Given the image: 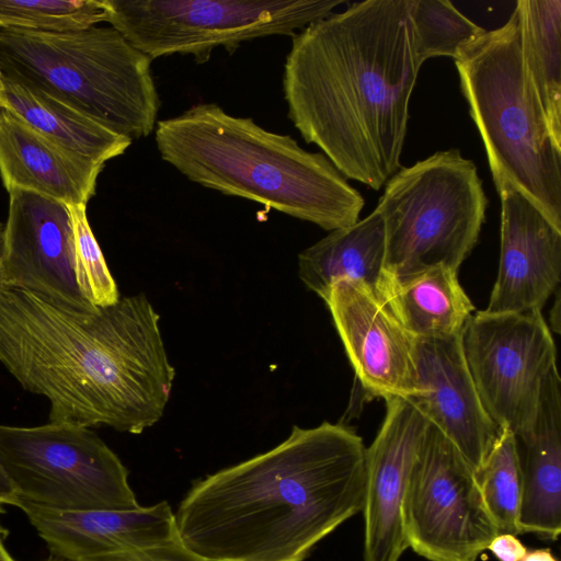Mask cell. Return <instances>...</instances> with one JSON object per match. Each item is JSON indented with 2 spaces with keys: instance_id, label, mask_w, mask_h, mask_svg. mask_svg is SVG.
Masks as SVG:
<instances>
[{
  "instance_id": "6da1fadb",
  "label": "cell",
  "mask_w": 561,
  "mask_h": 561,
  "mask_svg": "<svg viewBox=\"0 0 561 561\" xmlns=\"http://www.w3.org/2000/svg\"><path fill=\"white\" fill-rule=\"evenodd\" d=\"M421 66L410 0H365L291 36L287 116L346 178L378 191L401 168Z\"/></svg>"
},
{
  "instance_id": "7a4b0ae2",
  "label": "cell",
  "mask_w": 561,
  "mask_h": 561,
  "mask_svg": "<svg viewBox=\"0 0 561 561\" xmlns=\"http://www.w3.org/2000/svg\"><path fill=\"white\" fill-rule=\"evenodd\" d=\"M0 363L49 402V422L140 434L162 416L175 370L142 294L78 311L0 287Z\"/></svg>"
},
{
  "instance_id": "3957f363",
  "label": "cell",
  "mask_w": 561,
  "mask_h": 561,
  "mask_svg": "<svg viewBox=\"0 0 561 561\" xmlns=\"http://www.w3.org/2000/svg\"><path fill=\"white\" fill-rule=\"evenodd\" d=\"M365 450L345 425L294 426L273 449L195 482L176 537L205 561H304L362 512Z\"/></svg>"
},
{
  "instance_id": "277c9868",
  "label": "cell",
  "mask_w": 561,
  "mask_h": 561,
  "mask_svg": "<svg viewBox=\"0 0 561 561\" xmlns=\"http://www.w3.org/2000/svg\"><path fill=\"white\" fill-rule=\"evenodd\" d=\"M163 161L190 181L247 198L324 230L359 220L365 199L322 153L289 135L270 131L250 117L199 103L157 122Z\"/></svg>"
},
{
  "instance_id": "5b68a950",
  "label": "cell",
  "mask_w": 561,
  "mask_h": 561,
  "mask_svg": "<svg viewBox=\"0 0 561 561\" xmlns=\"http://www.w3.org/2000/svg\"><path fill=\"white\" fill-rule=\"evenodd\" d=\"M455 64L494 183L513 184L561 231V145L525 71L518 8L463 47Z\"/></svg>"
},
{
  "instance_id": "8992f818",
  "label": "cell",
  "mask_w": 561,
  "mask_h": 561,
  "mask_svg": "<svg viewBox=\"0 0 561 561\" xmlns=\"http://www.w3.org/2000/svg\"><path fill=\"white\" fill-rule=\"evenodd\" d=\"M152 59L117 30L73 32L0 28V68L131 140L157 125Z\"/></svg>"
},
{
  "instance_id": "52a82bcc",
  "label": "cell",
  "mask_w": 561,
  "mask_h": 561,
  "mask_svg": "<svg viewBox=\"0 0 561 561\" xmlns=\"http://www.w3.org/2000/svg\"><path fill=\"white\" fill-rule=\"evenodd\" d=\"M486 206L476 164L456 148L400 168L376 207L385 230L381 279L439 265L458 271L478 241Z\"/></svg>"
},
{
  "instance_id": "ba28073f",
  "label": "cell",
  "mask_w": 561,
  "mask_h": 561,
  "mask_svg": "<svg viewBox=\"0 0 561 561\" xmlns=\"http://www.w3.org/2000/svg\"><path fill=\"white\" fill-rule=\"evenodd\" d=\"M107 20L152 60L174 54L205 62L213 50L293 36L345 0H105Z\"/></svg>"
},
{
  "instance_id": "9c48e42d",
  "label": "cell",
  "mask_w": 561,
  "mask_h": 561,
  "mask_svg": "<svg viewBox=\"0 0 561 561\" xmlns=\"http://www.w3.org/2000/svg\"><path fill=\"white\" fill-rule=\"evenodd\" d=\"M0 467L18 500L68 511L139 507L128 472L90 427L0 424Z\"/></svg>"
},
{
  "instance_id": "30bf717a",
  "label": "cell",
  "mask_w": 561,
  "mask_h": 561,
  "mask_svg": "<svg viewBox=\"0 0 561 561\" xmlns=\"http://www.w3.org/2000/svg\"><path fill=\"white\" fill-rule=\"evenodd\" d=\"M402 520L408 548L428 561H477L499 535L474 470L431 423L407 483Z\"/></svg>"
},
{
  "instance_id": "8fae6325",
  "label": "cell",
  "mask_w": 561,
  "mask_h": 561,
  "mask_svg": "<svg viewBox=\"0 0 561 561\" xmlns=\"http://www.w3.org/2000/svg\"><path fill=\"white\" fill-rule=\"evenodd\" d=\"M462 352L484 410L500 430L527 433L557 348L541 310L472 313L460 332Z\"/></svg>"
},
{
  "instance_id": "7c38bea8",
  "label": "cell",
  "mask_w": 561,
  "mask_h": 561,
  "mask_svg": "<svg viewBox=\"0 0 561 561\" xmlns=\"http://www.w3.org/2000/svg\"><path fill=\"white\" fill-rule=\"evenodd\" d=\"M8 193L2 287L78 311L94 309L77 284L68 206L27 191Z\"/></svg>"
},
{
  "instance_id": "4fadbf2b",
  "label": "cell",
  "mask_w": 561,
  "mask_h": 561,
  "mask_svg": "<svg viewBox=\"0 0 561 561\" xmlns=\"http://www.w3.org/2000/svg\"><path fill=\"white\" fill-rule=\"evenodd\" d=\"M322 299L365 393L385 400L416 397L415 337L378 294L363 282L342 279Z\"/></svg>"
},
{
  "instance_id": "5bb4252c",
  "label": "cell",
  "mask_w": 561,
  "mask_h": 561,
  "mask_svg": "<svg viewBox=\"0 0 561 561\" xmlns=\"http://www.w3.org/2000/svg\"><path fill=\"white\" fill-rule=\"evenodd\" d=\"M386 401L382 424L365 450L364 561H399L408 549L402 505L430 422L407 398Z\"/></svg>"
},
{
  "instance_id": "9a60e30c",
  "label": "cell",
  "mask_w": 561,
  "mask_h": 561,
  "mask_svg": "<svg viewBox=\"0 0 561 561\" xmlns=\"http://www.w3.org/2000/svg\"><path fill=\"white\" fill-rule=\"evenodd\" d=\"M494 184L501 198V255L484 311L541 310L559 288L561 231L513 184Z\"/></svg>"
},
{
  "instance_id": "2e32d148",
  "label": "cell",
  "mask_w": 561,
  "mask_h": 561,
  "mask_svg": "<svg viewBox=\"0 0 561 561\" xmlns=\"http://www.w3.org/2000/svg\"><path fill=\"white\" fill-rule=\"evenodd\" d=\"M419 393L412 400L477 473L501 430L483 408L470 375L460 333L414 339Z\"/></svg>"
},
{
  "instance_id": "e0dca14e",
  "label": "cell",
  "mask_w": 561,
  "mask_h": 561,
  "mask_svg": "<svg viewBox=\"0 0 561 561\" xmlns=\"http://www.w3.org/2000/svg\"><path fill=\"white\" fill-rule=\"evenodd\" d=\"M16 506L53 556L73 561L145 550L178 538L167 502L134 510H55L23 500Z\"/></svg>"
},
{
  "instance_id": "ac0fdd59",
  "label": "cell",
  "mask_w": 561,
  "mask_h": 561,
  "mask_svg": "<svg viewBox=\"0 0 561 561\" xmlns=\"http://www.w3.org/2000/svg\"><path fill=\"white\" fill-rule=\"evenodd\" d=\"M103 168L51 141L0 105V175L8 192L21 190L66 205H87Z\"/></svg>"
},
{
  "instance_id": "d6986e66",
  "label": "cell",
  "mask_w": 561,
  "mask_h": 561,
  "mask_svg": "<svg viewBox=\"0 0 561 561\" xmlns=\"http://www.w3.org/2000/svg\"><path fill=\"white\" fill-rule=\"evenodd\" d=\"M522 477V534L557 540L561 533V380L546 379L531 428L515 437Z\"/></svg>"
},
{
  "instance_id": "ffe728a7",
  "label": "cell",
  "mask_w": 561,
  "mask_h": 561,
  "mask_svg": "<svg viewBox=\"0 0 561 561\" xmlns=\"http://www.w3.org/2000/svg\"><path fill=\"white\" fill-rule=\"evenodd\" d=\"M0 105L57 145L101 164L123 154L133 141L53 95L3 72Z\"/></svg>"
},
{
  "instance_id": "44dd1931",
  "label": "cell",
  "mask_w": 561,
  "mask_h": 561,
  "mask_svg": "<svg viewBox=\"0 0 561 561\" xmlns=\"http://www.w3.org/2000/svg\"><path fill=\"white\" fill-rule=\"evenodd\" d=\"M457 272L439 265L400 279H381L376 293L413 337L459 334L474 306Z\"/></svg>"
},
{
  "instance_id": "7402d4cb",
  "label": "cell",
  "mask_w": 561,
  "mask_h": 561,
  "mask_svg": "<svg viewBox=\"0 0 561 561\" xmlns=\"http://www.w3.org/2000/svg\"><path fill=\"white\" fill-rule=\"evenodd\" d=\"M385 230L380 214L330 233L304 250L298 257L299 277L323 298L339 280H359L375 291L382 277Z\"/></svg>"
},
{
  "instance_id": "603a6c76",
  "label": "cell",
  "mask_w": 561,
  "mask_h": 561,
  "mask_svg": "<svg viewBox=\"0 0 561 561\" xmlns=\"http://www.w3.org/2000/svg\"><path fill=\"white\" fill-rule=\"evenodd\" d=\"M516 7L525 71L561 145V0H518Z\"/></svg>"
},
{
  "instance_id": "cb8c5ba5",
  "label": "cell",
  "mask_w": 561,
  "mask_h": 561,
  "mask_svg": "<svg viewBox=\"0 0 561 561\" xmlns=\"http://www.w3.org/2000/svg\"><path fill=\"white\" fill-rule=\"evenodd\" d=\"M476 477L485 507L499 534H522V477L516 439L510 431L501 430Z\"/></svg>"
},
{
  "instance_id": "d4e9b609",
  "label": "cell",
  "mask_w": 561,
  "mask_h": 561,
  "mask_svg": "<svg viewBox=\"0 0 561 561\" xmlns=\"http://www.w3.org/2000/svg\"><path fill=\"white\" fill-rule=\"evenodd\" d=\"M410 16L419 66L437 56L456 59L463 47L485 32L448 0H410Z\"/></svg>"
},
{
  "instance_id": "484cf974",
  "label": "cell",
  "mask_w": 561,
  "mask_h": 561,
  "mask_svg": "<svg viewBox=\"0 0 561 561\" xmlns=\"http://www.w3.org/2000/svg\"><path fill=\"white\" fill-rule=\"evenodd\" d=\"M106 20L105 0H0V28L62 33Z\"/></svg>"
},
{
  "instance_id": "4316f807",
  "label": "cell",
  "mask_w": 561,
  "mask_h": 561,
  "mask_svg": "<svg viewBox=\"0 0 561 561\" xmlns=\"http://www.w3.org/2000/svg\"><path fill=\"white\" fill-rule=\"evenodd\" d=\"M67 206L71 221L73 265L79 289L93 306L114 305L119 300V293L90 227L87 205Z\"/></svg>"
},
{
  "instance_id": "83f0119b",
  "label": "cell",
  "mask_w": 561,
  "mask_h": 561,
  "mask_svg": "<svg viewBox=\"0 0 561 561\" xmlns=\"http://www.w3.org/2000/svg\"><path fill=\"white\" fill-rule=\"evenodd\" d=\"M85 561H205L185 549L178 538L169 543L125 553L92 558Z\"/></svg>"
},
{
  "instance_id": "f1b7e54d",
  "label": "cell",
  "mask_w": 561,
  "mask_h": 561,
  "mask_svg": "<svg viewBox=\"0 0 561 561\" xmlns=\"http://www.w3.org/2000/svg\"><path fill=\"white\" fill-rule=\"evenodd\" d=\"M490 550L500 561H520L527 553L526 547L515 535L499 534L490 542Z\"/></svg>"
},
{
  "instance_id": "f546056e",
  "label": "cell",
  "mask_w": 561,
  "mask_h": 561,
  "mask_svg": "<svg viewBox=\"0 0 561 561\" xmlns=\"http://www.w3.org/2000/svg\"><path fill=\"white\" fill-rule=\"evenodd\" d=\"M16 493L0 467V504H9L16 506Z\"/></svg>"
},
{
  "instance_id": "4dcf8cb0",
  "label": "cell",
  "mask_w": 561,
  "mask_h": 561,
  "mask_svg": "<svg viewBox=\"0 0 561 561\" xmlns=\"http://www.w3.org/2000/svg\"><path fill=\"white\" fill-rule=\"evenodd\" d=\"M520 561H558L549 549L527 551Z\"/></svg>"
},
{
  "instance_id": "1f68e13d",
  "label": "cell",
  "mask_w": 561,
  "mask_h": 561,
  "mask_svg": "<svg viewBox=\"0 0 561 561\" xmlns=\"http://www.w3.org/2000/svg\"><path fill=\"white\" fill-rule=\"evenodd\" d=\"M4 252H5V225L0 221V287L3 286Z\"/></svg>"
},
{
  "instance_id": "d6a6232c",
  "label": "cell",
  "mask_w": 561,
  "mask_h": 561,
  "mask_svg": "<svg viewBox=\"0 0 561 561\" xmlns=\"http://www.w3.org/2000/svg\"><path fill=\"white\" fill-rule=\"evenodd\" d=\"M0 561H15L3 545H0Z\"/></svg>"
},
{
  "instance_id": "836d02e7",
  "label": "cell",
  "mask_w": 561,
  "mask_h": 561,
  "mask_svg": "<svg viewBox=\"0 0 561 561\" xmlns=\"http://www.w3.org/2000/svg\"><path fill=\"white\" fill-rule=\"evenodd\" d=\"M0 513H4L2 504H0ZM9 530L0 524V545H3V540L8 537Z\"/></svg>"
},
{
  "instance_id": "e575fe53",
  "label": "cell",
  "mask_w": 561,
  "mask_h": 561,
  "mask_svg": "<svg viewBox=\"0 0 561 561\" xmlns=\"http://www.w3.org/2000/svg\"><path fill=\"white\" fill-rule=\"evenodd\" d=\"M45 561H73V560H68V559H65V558H60V557H57V556H53L49 557L47 560Z\"/></svg>"
},
{
  "instance_id": "d590c367",
  "label": "cell",
  "mask_w": 561,
  "mask_h": 561,
  "mask_svg": "<svg viewBox=\"0 0 561 561\" xmlns=\"http://www.w3.org/2000/svg\"><path fill=\"white\" fill-rule=\"evenodd\" d=\"M1 83H2V70L0 68V89H1Z\"/></svg>"
}]
</instances>
